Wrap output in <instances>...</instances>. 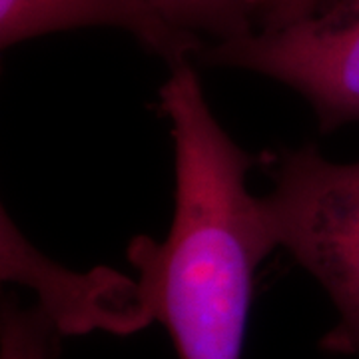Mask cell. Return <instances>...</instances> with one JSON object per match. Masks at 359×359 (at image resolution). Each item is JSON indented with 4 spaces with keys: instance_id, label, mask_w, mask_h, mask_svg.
<instances>
[{
    "instance_id": "6da1fadb",
    "label": "cell",
    "mask_w": 359,
    "mask_h": 359,
    "mask_svg": "<svg viewBox=\"0 0 359 359\" xmlns=\"http://www.w3.org/2000/svg\"><path fill=\"white\" fill-rule=\"evenodd\" d=\"M170 70L160 106L176 150V208L162 244H130L136 318L160 321L180 359H242L254 276L278 248L264 198L245 186L257 158L219 126L190 60Z\"/></svg>"
},
{
    "instance_id": "7a4b0ae2",
    "label": "cell",
    "mask_w": 359,
    "mask_h": 359,
    "mask_svg": "<svg viewBox=\"0 0 359 359\" xmlns=\"http://www.w3.org/2000/svg\"><path fill=\"white\" fill-rule=\"evenodd\" d=\"M271 180L264 205L276 242L318 280L337 311L321 347L359 359V162H332L316 146L282 150Z\"/></svg>"
},
{
    "instance_id": "3957f363",
    "label": "cell",
    "mask_w": 359,
    "mask_h": 359,
    "mask_svg": "<svg viewBox=\"0 0 359 359\" xmlns=\"http://www.w3.org/2000/svg\"><path fill=\"white\" fill-rule=\"evenodd\" d=\"M198 56L294 88L316 110L321 132L359 122V0H320L292 25L214 42Z\"/></svg>"
},
{
    "instance_id": "277c9868",
    "label": "cell",
    "mask_w": 359,
    "mask_h": 359,
    "mask_svg": "<svg viewBox=\"0 0 359 359\" xmlns=\"http://www.w3.org/2000/svg\"><path fill=\"white\" fill-rule=\"evenodd\" d=\"M84 26L124 28L170 68L188 62L204 48L198 36L168 25L146 0H0L2 48Z\"/></svg>"
},
{
    "instance_id": "5b68a950",
    "label": "cell",
    "mask_w": 359,
    "mask_h": 359,
    "mask_svg": "<svg viewBox=\"0 0 359 359\" xmlns=\"http://www.w3.org/2000/svg\"><path fill=\"white\" fill-rule=\"evenodd\" d=\"M168 25L200 39V32L216 42L244 39L257 26L259 0H146Z\"/></svg>"
},
{
    "instance_id": "8992f818",
    "label": "cell",
    "mask_w": 359,
    "mask_h": 359,
    "mask_svg": "<svg viewBox=\"0 0 359 359\" xmlns=\"http://www.w3.org/2000/svg\"><path fill=\"white\" fill-rule=\"evenodd\" d=\"M62 334L58 321L42 304L25 309L14 297H4L0 359H54Z\"/></svg>"
},
{
    "instance_id": "52a82bcc",
    "label": "cell",
    "mask_w": 359,
    "mask_h": 359,
    "mask_svg": "<svg viewBox=\"0 0 359 359\" xmlns=\"http://www.w3.org/2000/svg\"><path fill=\"white\" fill-rule=\"evenodd\" d=\"M320 0H259L257 30H276L309 14Z\"/></svg>"
}]
</instances>
